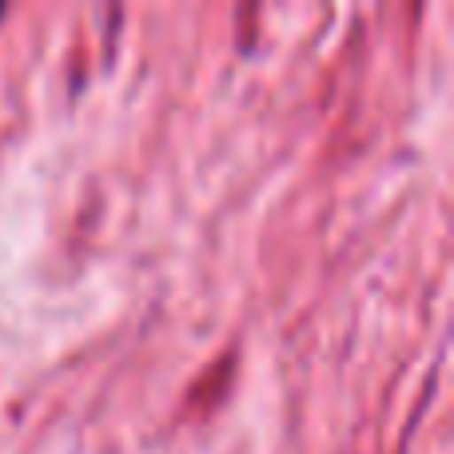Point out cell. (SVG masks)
<instances>
[{
	"instance_id": "1",
	"label": "cell",
	"mask_w": 454,
	"mask_h": 454,
	"mask_svg": "<svg viewBox=\"0 0 454 454\" xmlns=\"http://www.w3.org/2000/svg\"><path fill=\"white\" fill-rule=\"evenodd\" d=\"M0 16H4V4H0Z\"/></svg>"
}]
</instances>
